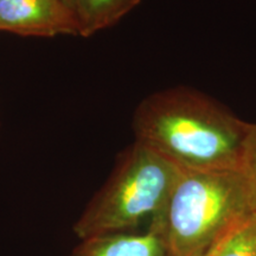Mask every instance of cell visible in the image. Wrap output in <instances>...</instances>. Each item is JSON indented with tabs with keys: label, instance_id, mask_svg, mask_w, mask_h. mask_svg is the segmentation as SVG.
<instances>
[{
	"label": "cell",
	"instance_id": "5",
	"mask_svg": "<svg viewBox=\"0 0 256 256\" xmlns=\"http://www.w3.org/2000/svg\"><path fill=\"white\" fill-rule=\"evenodd\" d=\"M70 256H168L164 242L154 230L145 234H107L81 240Z\"/></svg>",
	"mask_w": 256,
	"mask_h": 256
},
{
	"label": "cell",
	"instance_id": "1",
	"mask_svg": "<svg viewBox=\"0 0 256 256\" xmlns=\"http://www.w3.org/2000/svg\"><path fill=\"white\" fill-rule=\"evenodd\" d=\"M136 142L180 170H240L252 124L190 88L156 92L133 115Z\"/></svg>",
	"mask_w": 256,
	"mask_h": 256
},
{
	"label": "cell",
	"instance_id": "4",
	"mask_svg": "<svg viewBox=\"0 0 256 256\" xmlns=\"http://www.w3.org/2000/svg\"><path fill=\"white\" fill-rule=\"evenodd\" d=\"M0 31L19 36H80L72 8L64 0H0Z\"/></svg>",
	"mask_w": 256,
	"mask_h": 256
},
{
	"label": "cell",
	"instance_id": "6",
	"mask_svg": "<svg viewBox=\"0 0 256 256\" xmlns=\"http://www.w3.org/2000/svg\"><path fill=\"white\" fill-rule=\"evenodd\" d=\"M142 0H72V10L82 37L113 26Z\"/></svg>",
	"mask_w": 256,
	"mask_h": 256
},
{
	"label": "cell",
	"instance_id": "9",
	"mask_svg": "<svg viewBox=\"0 0 256 256\" xmlns=\"http://www.w3.org/2000/svg\"><path fill=\"white\" fill-rule=\"evenodd\" d=\"M64 2H66V5H68L69 8H72V0H64ZM72 11H74V10H72Z\"/></svg>",
	"mask_w": 256,
	"mask_h": 256
},
{
	"label": "cell",
	"instance_id": "7",
	"mask_svg": "<svg viewBox=\"0 0 256 256\" xmlns=\"http://www.w3.org/2000/svg\"><path fill=\"white\" fill-rule=\"evenodd\" d=\"M204 256H256V212L249 211L230 224Z\"/></svg>",
	"mask_w": 256,
	"mask_h": 256
},
{
	"label": "cell",
	"instance_id": "8",
	"mask_svg": "<svg viewBox=\"0 0 256 256\" xmlns=\"http://www.w3.org/2000/svg\"><path fill=\"white\" fill-rule=\"evenodd\" d=\"M240 171L247 184L252 210L256 212V124H252Z\"/></svg>",
	"mask_w": 256,
	"mask_h": 256
},
{
	"label": "cell",
	"instance_id": "2",
	"mask_svg": "<svg viewBox=\"0 0 256 256\" xmlns=\"http://www.w3.org/2000/svg\"><path fill=\"white\" fill-rule=\"evenodd\" d=\"M252 210L240 170H180L150 229L164 242L168 256H204L232 222Z\"/></svg>",
	"mask_w": 256,
	"mask_h": 256
},
{
	"label": "cell",
	"instance_id": "3",
	"mask_svg": "<svg viewBox=\"0 0 256 256\" xmlns=\"http://www.w3.org/2000/svg\"><path fill=\"white\" fill-rule=\"evenodd\" d=\"M180 168L134 142L121 153L104 186L92 198L74 224L80 240L127 232L159 212Z\"/></svg>",
	"mask_w": 256,
	"mask_h": 256
}]
</instances>
